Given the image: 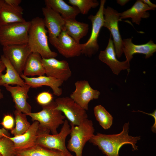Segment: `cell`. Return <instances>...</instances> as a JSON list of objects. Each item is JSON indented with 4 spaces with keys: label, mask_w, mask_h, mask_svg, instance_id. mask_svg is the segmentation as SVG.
Returning a JSON list of instances; mask_svg holds the SVG:
<instances>
[{
    "label": "cell",
    "mask_w": 156,
    "mask_h": 156,
    "mask_svg": "<svg viewBox=\"0 0 156 156\" xmlns=\"http://www.w3.org/2000/svg\"><path fill=\"white\" fill-rule=\"evenodd\" d=\"M52 94L48 91H44L39 93L37 96L36 99L40 105L44 106L48 105L53 101Z\"/></svg>",
    "instance_id": "cell-31"
},
{
    "label": "cell",
    "mask_w": 156,
    "mask_h": 156,
    "mask_svg": "<svg viewBox=\"0 0 156 156\" xmlns=\"http://www.w3.org/2000/svg\"><path fill=\"white\" fill-rule=\"evenodd\" d=\"M14 123V120L12 116L7 114L4 116L1 124L5 129L11 130L13 128Z\"/></svg>",
    "instance_id": "cell-32"
},
{
    "label": "cell",
    "mask_w": 156,
    "mask_h": 156,
    "mask_svg": "<svg viewBox=\"0 0 156 156\" xmlns=\"http://www.w3.org/2000/svg\"><path fill=\"white\" fill-rule=\"evenodd\" d=\"M8 136L0 138V153L3 156H15L16 150L14 143Z\"/></svg>",
    "instance_id": "cell-30"
},
{
    "label": "cell",
    "mask_w": 156,
    "mask_h": 156,
    "mask_svg": "<svg viewBox=\"0 0 156 156\" xmlns=\"http://www.w3.org/2000/svg\"><path fill=\"white\" fill-rule=\"evenodd\" d=\"M70 138L67 148L74 152L75 156H82L83 148L94 135V129L92 121L87 119L79 125H70Z\"/></svg>",
    "instance_id": "cell-4"
},
{
    "label": "cell",
    "mask_w": 156,
    "mask_h": 156,
    "mask_svg": "<svg viewBox=\"0 0 156 156\" xmlns=\"http://www.w3.org/2000/svg\"><path fill=\"white\" fill-rule=\"evenodd\" d=\"M59 133L51 135L38 130L36 145L58 151L67 156H73L66 146V139L70 134V127L68 121L65 120Z\"/></svg>",
    "instance_id": "cell-5"
},
{
    "label": "cell",
    "mask_w": 156,
    "mask_h": 156,
    "mask_svg": "<svg viewBox=\"0 0 156 156\" xmlns=\"http://www.w3.org/2000/svg\"><path fill=\"white\" fill-rule=\"evenodd\" d=\"M44 25L49 33V40L55 48L57 38L62 30L64 23L63 18L50 7L46 6L42 8Z\"/></svg>",
    "instance_id": "cell-11"
},
{
    "label": "cell",
    "mask_w": 156,
    "mask_h": 156,
    "mask_svg": "<svg viewBox=\"0 0 156 156\" xmlns=\"http://www.w3.org/2000/svg\"><path fill=\"white\" fill-rule=\"evenodd\" d=\"M5 66L0 58V78L1 75L3 74V72L5 70Z\"/></svg>",
    "instance_id": "cell-36"
},
{
    "label": "cell",
    "mask_w": 156,
    "mask_h": 156,
    "mask_svg": "<svg viewBox=\"0 0 156 156\" xmlns=\"http://www.w3.org/2000/svg\"><path fill=\"white\" fill-rule=\"evenodd\" d=\"M4 0H0V5L3 2Z\"/></svg>",
    "instance_id": "cell-39"
},
{
    "label": "cell",
    "mask_w": 156,
    "mask_h": 156,
    "mask_svg": "<svg viewBox=\"0 0 156 156\" xmlns=\"http://www.w3.org/2000/svg\"><path fill=\"white\" fill-rule=\"evenodd\" d=\"M55 48L66 58L78 56L82 54V44L77 42L64 30L57 38Z\"/></svg>",
    "instance_id": "cell-15"
},
{
    "label": "cell",
    "mask_w": 156,
    "mask_h": 156,
    "mask_svg": "<svg viewBox=\"0 0 156 156\" xmlns=\"http://www.w3.org/2000/svg\"><path fill=\"white\" fill-rule=\"evenodd\" d=\"M0 156H3L0 153Z\"/></svg>",
    "instance_id": "cell-40"
},
{
    "label": "cell",
    "mask_w": 156,
    "mask_h": 156,
    "mask_svg": "<svg viewBox=\"0 0 156 156\" xmlns=\"http://www.w3.org/2000/svg\"><path fill=\"white\" fill-rule=\"evenodd\" d=\"M99 59L107 65L114 74L118 75L122 70H127L129 73L130 70V62L126 60L120 61L116 57V54L113 40L110 36L105 49L100 51Z\"/></svg>",
    "instance_id": "cell-14"
},
{
    "label": "cell",
    "mask_w": 156,
    "mask_h": 156,
    "mask_svg": "<svg viewBox=\"0 0 156 156\" xmlns=\"http://www.w3.org/2000/svg\"><path fill=\"white\" fill-rule=\"evenodd\" d=\"M129 122L125 123L122 131L119 133L105 134L97 133L94 134L89 142L96 146L107 156H119V152L122 146L125 144H130L133 151L138 150L136 145L140 136H133L129 135Z\"/></svg>",
    "instance_id": "cell-1"
},
{
    "label": "cell",
    "mask_w": 156,
    "mask_h": 156,
    "mask_svg": "<svg viewBox=\"0 0 156 156\" xmlns=\"http://www.w3.org/2000/svg\"><path fill=\"white\" fill-rule=\"evenodd\" d=\"M6 90L11 94L16 110L22 113L27 114L31 112V107L27 102L29 98L28 92L30 87L26 85L21 86H13L10 85L4 86Z\"/></svg>",
    "instance_id": "cell-17"
},
{
    "label": "cell",
    "mask_w": 156,
    "mask_h": 156,
    "mask_svg": "<svg viewBox=\"0 0 156 156\" xmlns=\"http://www.w3.org/2000/svg\"><path fill=\"white\" fill-rule=\"evenodd\" d=\"M23 11L20 5L11 6L4 0L0 5V26L26 21L23 16Z\"/></svg>",
    "instance_id": "cell-20"
},
{
    "label": "cell",
    "mask_w": 156,
    "mask_h": 156,
    "mask_svg": "<svg viewBox=\"0 0 156 156\" xmlns=\"http://www.w3.org/2000/svg\"><path fill=\"white\" fill-rule=\"evenodd\" d=\"M56 104L53 101L49 104L42 106V110L38 112H31L27 115L31 120L39 123V130L52 134L58 133L57 129L63 124L65 117L60 111L55 109Z\"/></svg>",
    "instance_id": "cell-3"
},
{
    "label": "cell",
    "mask_w": 156,
    "mask_h": 156,
    "mask_svg": "<svg viewBox=\"0 0 156 156\" xmlns=\"http://www.w3.org/2000/svg\"><path fill=\"white\" fill-rule=\"evenodd\" d=\"M4 2L8 5L13 7L19 6L22 1L21 0H4Z\"/></svg>",
    "instance_id": "cell-33"
},
{
    "label": "cell",
    "mask_w": 156,
    "mask_h": 156,
    "mask_svg": "<svg viewBox=\"0 0 156 156\" xmlns=\"http://www.w3.org/2000/svg\"><path fill=\"white\" fill-rule=\"evenodd\" d=\"M30 21L0 26V44L3 46L27 43Z\"/></svg>",
    "instance_id": "cell-6"
},
{
    "label": "cell",
    "mask_w": 156,
    "mask_h": 156,
    "mask_svg": "<svg viewBox=\"0 0 156 156\" xmlns=\"http://www.w3.org/2000/svg\"><path fill=\"white\" fill-rule=\"evenodd\" d=\"M122 50L126 60L130 62L135 53L144 54L146 59L153 56L156 51V44L152 40L144 44H135L132 42L131 38H127L122 40Z\"/></svg>",
    "instance_id": "cell-16"
},
{
    "label": "cell",
    "mask_w": 156,
    "mask_h": 156,
    "mask_svg": "<svg viewBox=\"0 0 156 156\" xmlns=\"http://www.w3.org/2000/svg\"><path fill=\"white\" fill-rule=\"evenodd\" d=\"M142 1L149 7L153 8L154 10H155L156 8V5L152 3L149 0H142Z\"/></svg>",
    "instance_id": "cell-34"
},
{
    "label": "cell",
    "mask_w": 156,
    "mask_h": 156,
    "mask_svg": "<svg viewBox=\"0 0 156 156\" xmlns=\"http://www.w3.org/2000/svg\"><path fill=\"white\" fill-rule=\"evenodd\" d=\"M130 1L129 0H117V3L121 6H123Z\"/></svg>",
    "instance_id": "cell-37"
},
{
    "label": "cell",
    "mask_w": 156,
    "mask_h": 156,
    "mask_svg": "<svg viewBox=\"0 0 156 156\" xmlns=\"http://www.w3.org/2000/svg\"><path fill=\"white\" fill-rule=\"evenodd\" d=\"M55 109L60 111L70 122V125H77L88 119L86 110L70 97H60L55 101Z\"/></svg>",
    "instance_id": "cell-8"
},
{
    "label": "cell",
    "mask_w": 156,
    "mask_h": 156,
    "mask_svg": "<svg viewBox=\"0 0 156 156\" xmlns=\"http://www.w3.org/2000/svg\"><path fill=\"white\" fill-rule=\"evenodd\" d=\"M154 10L144 3L142 0H138L129 9L120 13V20L131 18L133 23L139 25L142 18H147L150 16L148 10Z\"/></svg>",
    "instance_id": "cell-21"
},
{
    "label": "cell",
    "mask_w": 156,
    "mask_h": 156,
    "mask_svg": "<svg viewBox=\"0 0 156 156\" xmlns=\"http://www.w3.org/2000/svg\"><path fill=\"white\" fill-rule=\"evenodd\" d=\"M15 156H18L15 155Z\"/></svg>",
    "instance_id": "cell-41"
},
{
    "label": "cell",
    "mask_w": 156,
    "mask_h": 156,
    "mask_svg": "<svg viewBox=\"0 0 156 156\" xmlns=\"http://www.w3.org/2000/svg\"><path fill=\"white\" fill-rule=\"evenodd\" d=\"M44 2L46 6L60 14L64 19H75L80 13L77 7L69 5L63 0H45Z\"/></svg>",
    "instance_id": "cell-23"
},
{
    "label": "cell",
    "mask_w": 156,
    "mask_h": 156,
    "mask_svg": "<svg viewBox=\"0 0 156 156\" xmlns=\"http://www.w3.org/2000/svg\"><path fill=\"white\" fill-rule=\"evenodd\" d=\"M0 59L5 66L6 71L5 74L9 79L11 85L25 86L26 84L24 80L7 58L3 54L1 55Z\"/></svg>",
    "instance_id": "cell-26"
},
{
    "label": "cell",
    "mask_w": 156,
    "mask_h": 156,
    "mask_svg": "<svg viewBox=\"0 0 156 156\" xmlns=\"http://www.w3.org/2000/svg\"><path fill=\"white\" fill-rule=\"evenodd\" d=\"M64 19V23L62 30L65 31L77 42H79L80 40L87 34L88 25L78 21L75 19Z\"/></svg>",
    "instance_id": "cell-22"
},
{
    "label": "cell",
    "mask_w": 156,
    "mask_h": 156,
    "mask_svg": "<svg viewBox=\"0 0 156 156\" xmlns=\"http://www.w3.org/2000/svg\"><path fill=\"white\" fill-rule=\"evenodd\" d=\"M42 63L47 76L64 82L72 75L69 64L66 60H59L55 58H42Z\"/></svg>",
    "instance_id": "cell-13"
},
{
    "label": "cell",
    "mask_w": 156,
    "mask_h": 156,
    "mask_svg": "<svg viewBox=\"0 0 156 156\" xmlns=\"http://www.w3.org/2000/svg\"><path fill=\"white\" fill-rule=\"evenodd\" d=\"M39 129V122L34 121L29 129L23 134L13 137L8 136L14 143L15 150H25L36 145Z\"/></svg>",
    "instance_id": "cell-18"
},
{
    "label": "cell",
    "mask_w": 156,
    "mask_h": 156,
    "mask_svg": "<svg viewBox=\"0 0 156 156\" xmlns=\"http://www.w3.org/2000/svg\"><path fill=\"white\" fill-rule=\"evenodd\" d=\"M23 74L28 77L45 75L42 57L39 53L32 52L30 54L24 66Z\"/></svg>",
    "instance_id": "cell-24"
},
{
    "label": "cell",
    "mask_w": 156,
    "mask_h": 156,
    "mask_svg": "<svg viewBox=\"0 0 156 156\" xmlns=\"http://www.w3.org/2000/svg\"><path fill=\"white\" fill-rule=\"evenodd\" d=\"M14 114L16 126L11 130V133L14 136H17L25 133L29 128L31 124L28 121L26 115L16 110Z\"/></svg>",
    "instance_id": "cell-28"
},
{
    "label": "cell",
    "mask_w": 156,
    "mask_h": 156,
    "mask_svg": "<svg viewBox=\"0 0 156 156\" xmlns=\"http://www.w3.org/2000/svg\"><path fill=\"white\" fill-rule=\"evenodd\" d=\"M5 136H9L8 131L4 128H0V138Z\"/></svg>",
    "instance_id": "cell-35"
},
{
    "label": "cell",
    "mask_w": 156,
    "mask_h": 156,
    "mask_svg": "<svg viewBox=\"0 0 156 156\" xmlns=\"http://www.w3.org/2000/svg\"><path fill=\"white\" fill-rule=\"evenodd\" d=\"M75 90L70 97L86 110L88 109V104L91 100L98 99L100 92L93 89L88 81L78 80L75 83Z\"/></svg>",
    "instance_id": "cell-12"
},
{
    "label": "cell",
    "mask_w": 156,
    "mask_h": 156,
    "mask_svg": "<svg viewBox=\"0 0 156 156\" xmlns=\"http://www.w3.org/2000/svg\"><path fill=\"white\" fill-rule=\"evenodd\" d=\"M104 21L103 27L107 29L112 36L115 51L118 58L122 54V41L119 32L118 21H120V13L113 8L107 6L103 9Z\"/></svg>",
    "instance_id": "cell-9"
},
{
    "label": "cell",
    "mask_w": 156,
    "mask_h": 156,
    "mask_svg": "<svg viewBox=\"0 0 156 156\" xmlns=\"http://www.w3.org/2000/svg\"><path fill=\"white\" fill-rule=\"evenodd\" d=\"M45 27L43 19L39 17L32 19L28 30L27 43L32 52L39 53L42 58H55L57 54L49 48Z\"/></svg>",
    "instance_id": "cell-2"
},
{
    "label": "cell",
    "mask_w": 156,
    "mask_h": 156,
    "mask_svg": "<svg viewBox=\"0 0 156 156\" xmlns=\"http://www.w3.org/2000/svg\"><path fill=\"white\" fill-rule=\"evenodd\" d=\"M106 1L105 0H101L99 9L96 14L90 15L88 17L92 24L91 32L87 42L82 44L81 53L89 57L95 55L99 49L98 38L101 29L103 27V12Z\"/></svg>",
    "instance_id": "cell-7"
},
{
    "label": "cell",
    "mask_w": 156,
    "mask_h": 156,
    "mask_svg": "<svg viewBox=\"0 0 156 156\" xmlns=\"http://www.w3.org/2000/svg\"><path fill=\"white\" fill-rule=\"evenodd\" d=\"M20 76L26 84L30 88H37L47 86L51 88L55 95L59 96L62 94V89L60 88L64 82L62 81L45 75L33 77L25 76L23 74Z\"/></svg>",
    "instance_id": "cell-19"
},
{
    "label": "cell",
    "mask_w": 156,
    "mask_h": 156,
    "mask_svg": "<svg viewBox=\"0 0 156 156\" xmlns=\"http://www.w3.org/2000/svg\"><path fill=\"white\" fill-rule=\"evenodd\" d=\"M94 111L96 119L101 126L105 129H109L113 123L112 115L101 105L95 106Z\"/></svg>",
    "instance_id": "cell-27"
},
{
    "label": "cell",
    "mask_w": 156,
    "mask_h": 156,
    "mask_svg": "<svg viewBox=\"0 0 156 156\" xmlns=\"http://www.w3.org/2000/svg\"><path fill=\"white\" fill-rule=\"evenodd\" d=\"M68 3L77 7L83 14H87L92 8H95L99 5L96 0H69Z\"/></svg>",
    "instance_id": "cell-29"
},
{
    "label": "cell",
    "mask_w": 156,
    "mask_h": 156,
    "mask_svg": "<svg viewBox=\"0 0 156 156\" xmlns=\"http://www.w3.org/2000/svg\"><path fill=\"white\" fill-rule=\"evenodd\" d=\"M3 95L1 92V89L0 88V99L3 98Z\"/></svg>",
    "instance_id": "cell-38"
},
{
    "label": "cell",
    "mask_w": 156,
    "mask_h": 156,
    "mask_svg": "<svg viewBox=\"0 0 156 156\" xmlns=\"http://www.w3.org/2000/svg\"><path fill=\"white\" fill-rule=\"evenodd\" d=\"M3 55L21 75L27 60L32 52L27 43L3 46Z\"/></svg>",
    "instance_id": "cell-10"
},
{
    "label": "cell",
    "mask_w": 156,
    "mask_h": 156,
    "mask_svg": "<svg viewBox=\"0 0 156 156\" xmlns=\"http://www.w3.org/2000/svg\"><path fill=\"white\" fill-rule=\"evenodd\" d=\"M15 155L18 156H67L60 151L37 145L25 150L16 151Z\"/></svg>",
    "instance_id": "cell-25"
}]
</instances>
